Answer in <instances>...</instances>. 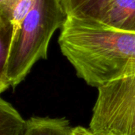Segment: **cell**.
I'll list each match as a JSON object with an SVG mask.
<instances>
[{"label":"cell","instance_id":"cell-4","mask_svg":"<svg viewBox=\"0 0 135 135\" xmlns=\"http://www.w3.org/2000/svg\"><path fill=\"white\" fill-rule=\"evenodd\" d=\"M92 20L115 29L135 32V0H104Z\"/></svg>","mask_w":135,"mask_h":135},{"label":"cell","instance_id":"cell-7","mask_svg":"<svg viewBox=\"0 0 135 135\" xmlns=\"http://www.w3.org/2000/svg\"><path fill=\"white\" fill-rule=\"evenodd\" d=\"M36 0L0 1V18L7 20L13 27L15 34L22 21L32 9Z\"/></svg>","mask_w":135,"mask_h":135},{"label":"cell","instance_id":"cell-10","mask_svg":"<svg viewBox=\"0 0 135 135\" xmlns=\"http://www.w3.org/2000/svg\"><path fill=\"white\" fill-rule=\"evenodd\" d=\"M71 135H96L94 134L89 129L83 127H76L72 128Z\"/></svg>","mask_w":135,"mask_h":135},{"label":"cell","instance_id":"cell-8","mask_svg":"<svg viewBox=\"0 0 135 135\" xmlns=\"http://www.w3.org/2000/svg\"><path fill=\"white\" fill-rule=\"evenodd\" d=\"M27 121L6 100H0V135H22Z\"/></svg>","mask_w":135,"mask_h":135},{"label":"cell","instance_id":"cell-9","mask_svg":"<svg viewBox=\"0 0 135 135\" xmlns=\"http://www.w3.org/2000/svg\"><path fill=\"white\" fill-rule=\"evenodd\" d=\"M68 17L92 19L104 0H60Z\"/></svg>","mask_w":135,"mask_h":135},{"label":"cell","instance_id":"cell-2","mask_svg":"<svg viewBox=\"0 0 135 135\" xmlns=\"http://www.w3.org/2000/svg\"><path fill=\"white\" fill-rule=\"evenodd\" d=\"M68 16L60 0H36L14 34L6 66V77L17 87L40 59H46L55 32Z\"/></svg>","mask_w":135,"mask_h":135},{"label":"cell","instance_id":"cell-1","mask_svg":"<svg viewBox=\"0 0 135 135\" xmlns=\"http://www.w3.org/2000/svg\"><path fill=\"white\" fill-rule=\"evenodd\" d=\"M59 44L77 75L92 87L135 75V32L68 17Z\"/></svg>","mask_w":135,"mask_h":135},{"label":"cell","instance_id":"cell-11","mask_svg":"<svg viewBox=\"0 0 135 135\" xmlns=\"http://www.w3.org/2000/svg\"><path fill=\"white\" fill-rule=\"evenodd\" d=\"M0 1H2V0H0Z\"/></svg>","mask_w":135,"mask_h":135},{"label":"cell","instance_id":"cell-6","mask_svg":"<svg viewBox=\"0 0 135 135\" xmlns=\"http://www.w3.org/2000/svg\"><path fill=\"white\" fill-rule=\"evenodd\" d=\"M13 36L12 24L7 20L0 18V93L10 87L6 77V66Z\"/></svg>","mask_w":135,"mask_h":135},{"label":"cell","instance_id":"cell-5","mask_svg":"<svg viewBox=\"0 0 135 135\" xmlns=\"http://www.w3.org/2000/svg\"><path fill=\"white\" fill-rule=\"evenodd\" d=\"M72 128L66 118L34 116L27 120L22 135H71Z\"/></svg>","mask_w":135,"mask_h":135},{"label":"cell","instance_id":"cell-3","mask_svg":"<svg viewBox=\"0 0 135 135\" xmlns=\"http://www.w3.org/2000/svg\"><path fill=\"white\" fill-rule=\"evenodd\" d=\"M97 89L89 129L96 135H135V75Z\"/></svg>","mask_w":135,"mask_h":135}]
</instances>
